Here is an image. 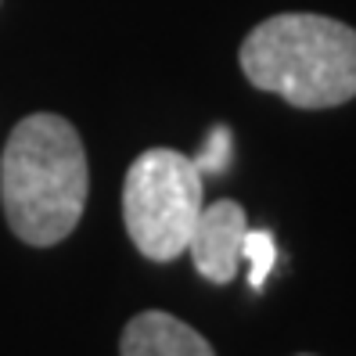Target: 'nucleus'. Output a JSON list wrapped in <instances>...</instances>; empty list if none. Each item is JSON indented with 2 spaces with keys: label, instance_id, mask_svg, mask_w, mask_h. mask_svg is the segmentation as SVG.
Instances as JSON below:
<instances>
[{
  "label": "nucleus",
  "instance_id": "3",
  "mask_svg": "<svg viewBox=\"0 0 356 356\" xmlns=\"http://www.w3.org/2000/svg\"><path fill=\"white\" fill-rule=\"evenodd\" d=\"M205 205L195 159L177 148H148L122 184V220L137 252L152 263H173L187 252Z\"/></svg>",
  "mask_w": 356,
  "mask_h": 356
},
{
  "label": "nucleus",
  "instance_id": "4",
  "mask_svg": "<svg viewBox=\"0 0 356 356\" xmlns=\"http://www.w3.org/2000/svg\"><path fill=\"white\" fill-rule=\"evenodd\" d=\"M245 230H248V216L238 202L220 198L213 205H202L191 241H187V252H191L195 270L205 281L230 284L238 277Z\"/></svg>",
  "mask_w": 356,
  "mask_h": 356
},
{
  "label": "nucleus",
  "instance_id": "1",
  "mask_svg": "<svg viewBox=\"0 0 356 356\" xmlns=\"http://www.w3.org/2000/svg\"><path fill=\"white\" fill-rule=\"evenodd\" d=\"M90 165L69 119L36 112L11 130L0 155V205L8 227L33 248L65 241L83 220Z\"/></svg>",
  "mask_w": 356,
  "mask_h": 356
},
{
  "label": "nucleus",
  "instance_id": "6",
  "mask_svg": "<svg viewBox=\"0 0 356 356\" xmlns=\"http://www.w3.org/2000/svg\"><path fill=\"white\" fill-rule=\"evenodd\" d=\"M241 259L248 263V284L256 291L266 284L270 270L277 263V245L270 230H245V241H241Z\"/></svg>",
  "mask_w": 356,
  "mask_h": 356
},
{
  "label": "nucleus",
  "instance_id": "2",
  "mask_svg": "<svg viewBox=\"0 0 356 356\" xmlns=\"http://www.w3.org/2000/svg\"><path fill=\"white\" fill-rule=\"evenodd\" d=\"M238 61L256 90L296 108H339L356 97V29L327 15L266 18L245 36Z\"/></svg>",
  "mask_w": 356,
  "mask_h": 356
},
{
  "label": "nucleus",
  "instance_id": "8",
  "mask_svg": "<svg viewBox=\"0 0 356 356\" xmlns=\"http://www.w3.org/2000/svg\"><path fill=\"white\" fill-rule=\"evenodd\" d=\"M299 356H313V353H299Z\"/></svg>",
  "mask_w": 356,
  "mask_h": 356
},
{
  "label": "nucleus",
  "instance_id": "5",
  "mask_svg": "<svg viewBox=\"0 0 356 356\" xmlns=\"http://www.w3.org/2000/svg\"><path fill=\"white\" fill-rule=\"evenodd\" d=\"M119 356H216V353L205 342V334L177 321L173 313L144 309L122 331Z\"/></svg>",
  "mask_w": 356,
  "mask_h": 356
},
{
  "label": "nucleus",
  "instance_id": "7",
  "mask_svg": "<svg viewBox=\"0 0 356 356\" xmlns=\"http://www.w3.org/2000/svg\"><path fill=\"white\" fill-rule=\"evenodd\" d=\"M230 155H234V137H230V130L213 127V134H209L205 144H202V152L195 155V165H198L202 177H220V173H227Z\"/></svg>",
  "mask_w": 356,
  "mask_h": 356
}]
</instances>
